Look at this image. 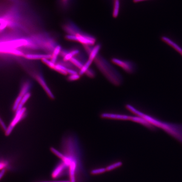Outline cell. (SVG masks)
<instances>
[{
	"label": "cell",
	"instance_id": "cell-1",
	"mask_svg": "<svg viewBox=\"0 0 182 182\" xmlns=\"http://www.w3.org/2000/svg\"><path fill=\"white\" fill-rule=\"evenodd\" d=\"M126 108L135 115L143 118L154 127L159 128L163 130L182 143V124L170 123L159 120L152 116L141 112L131 105H127Z\"/></svg>",
	"mask_w": 182,
	"mask_h": 182
},
{
	"label": "cell",
	"instance_id": "cell-2",
	"mask_svg": "<svg viewBox=\"0 0 182 182\" xmlns=\"http://www.w3.org/2000/svg\"><path fill=\"white\" fill-rule=\"evenodd\" d=\"M94 62L99 70L113 84L117 86L121 84L122 78L121 75L105 58L99 55Z\"/></svg>",
	"mask_w": 182,
	"mask_h": 182
},
{
	"label": "cell",
	"instance_id": "cell-3",
	"mask_svg": "<svg viewBox=\"0 0 182 182\" xmlns=\"http://www.w3.org/2000/svg\"><path fill=\"white\" fill-rule=\"evenodd\" d=\"M102 117L104 119H112V120H130L134 121L136 123H140L149 129L153 130L155 128L148 123L146 120L139 116H132L124 115L117 114L111 113H104L101 115Z\"/></svg>",
	"mask_w": 182,
	"mask_h": 182
},
{
	"label": "cell",
	"instance_id": "cell-4",
	"mask_svg": "<svg viewBox=\"0 0 182 182\" xmlns=\"http://www.w3.org/2000/svg\"><path fill=\"white\" fill-rule=\"evenodd\" d=\"M111 61L117 66L121 67L125 72L128 73H133L135 70V64L130 61L123 60L117 58H113Z\"/></svg>",
	"mask_w": 182,
	"mask_h": 182
},
{
	"label": "cell",
	"instance_id": "cell-5",
	"mask_svg": "<svg viewBox=\"0 0 182 182\" xmlns=\"http://www.w3.org/2000/svg\"><path fill=\"white\" fill-rule=\"evenodd\" d=\"M26 111V109L25 108H23L20 111L16 112L15 117L13 119L10 125L8 126L7 130L5 132V134L6 136H8L10 135V134L12 132L15 126L17 125V123H19V121L24 117V116L25 115Z\"/></svg>",
	"mask_w": 182,
	"mask_h": 182
},
{
	"label": "cell",
	"instance_id": "cell-6",
	"mask_svg": "<svg viewBox=\"0 0 182 182\" xmlns=\"http://www.w3.org/2000/svg\"><path fill=\"white\" fill-rule=\"evenodd\" d=\"M77 37V42H79L83 45H95L96 39L95 37L83 31L76 35Z\"/></svg>",
	"mask_w": 182,
	"mask_h": 182
},
{
	"label": "cell",
	"instance_id": "cell-7",
	"mask_svg": "<svg viewBox=\"0 0 182 182\" xmlns=\"http://www.w3.org/2000/svg\"><path fill=\"white\" fill-rule=\"evenodd\" d=\"M34 77L40 85L42 86V87L43 88L48 96L51 98H54V95L52 93L51 91L49 89V87L48 86L43 76L40 74H37L35 75Z\"/></svg>",
	"mask_w": 182,
	"mask_h": 182
},
{
	"label": "cell",
	"instance_id": "cell-8",
	"mask_svg": "<svg viewBox=\"0 0 182 182\" xmlns=\"http://www.w3.org/2000/svg\"><path fill=\"white\" fill-rule=\"evenodd\" d=\"M68 24H67L64 26V30L68 35H76L82 32L81 29L74 24L72 23Z\"/></svg>",
	"mask_w": 182,
	"mask_h": 182
},
{
	"label": "cell",
	"instance_id": "cell-9",
	"mask_svg": "<svg viewBox=\"0 0 182 182\" xmlns=\"http://www.w3.org/2000/svg\"><path fill=\"white\" fill-rule=\"evenodd\" d=\"M52 55L51 54H27L24 55V57L25 58L30 60H35V59H42L44 58L50 59L51 58Z\"/></svg>",
	"mask_w": 182,
	"mask_h": 182
},
{
	"label": "cell",
	"instance_id": "cell-10",
	"mask_svg": "<svg viewBox=\"0 0 182 182\" xmlns=\"http://www.w3.org/2000/svg\"><path fill=\"white\" fill-rule=\"evenodd\" d=\"M101 48V45L100 44H98L94 46L89 56L88 59L94 62L95 58L99 55V52Z\"/></svg>",
	"mask_w": 182,
	"mask_h": 182
},
{
	"label": "cell",
	"instance_id": "cell-11",
	"mask_svg": "<svg viewBox=\"0 0 182 182\" xmlns=\"http://www.w3.org/2000/svg\"><path fill=\"white\" fill-rule=\"evenodd\" d=\"M61 50L62 47L60 45L56 46L53 50L50 60L54 63L56 64L57 62V58H58V56L60 55Z\"/></svg>",
	"mask_w": 182,
	"mask_h": 182
},
{
	"label": "cell",
	"instance_id": "cell-12",
	"mask_svg": "<svg viewBox=\"0 0 182 182\" xmlns=\"http://www.w3.org/2000/svg\"><path fill=\"white\" fill-rule=\"evenodd\" d=\"M162 40H163V41H164V42H166L167 44H169V45H170L171 46L173 47V48H174V49L177 50V51L178 52L180 53L181 55H182V49L178 45H177V44H175V43L173 42V41H172V40L168 39V38L166 37H162Z\"/></svg>",
	"mask_w": 182,
	"mask_h": 182
},
{
	"label": "cell",
	"instance_id": "cell-13",
	"mask_svg": "<svg viewBox=\"0 0 182 182\" xmlns=\"http://www.w3.org/2000/svg\"><path fill=\"white\" fill-rule=\"evenodd\" d=\"M30 88H31V84L30 82H25L22 86L19 95H21L23 97L26 94L29 93V91H30Z\"/></svg>",
	"mask_w": 182,
	"mask_h": 182
},
{
	"label": "cell",
	"instance_id": "cell-14",
	"mask_svg": "<svg viewBox=\"0 0 182 182\" xmlns=\"http://www.w3.org/2000/svg\"><path fill=\"white\" fill-rule=\"evenodd\" d=\"M68 69V68L63 66L61 64H57L55 65L54 70L59 72L61 74L67 75L68 74L67 72Z\"/></svg>",
	"mask_w": 182,
	"mask_h": 182
},
{
	"label": "cell",
	"instance_id": "cell-15",
	"mask_svg": "<svg viewBox=\"0 0 182 182\" xmlns=\"http://www.w3.org/2000/svg\"><path fill=\"white\" fill-rule=\"evenodd\" d=\"M120 0H114L113 16L114 18H116L120 12Z\"/></svg>",
	"mask_w": 182,
	"mask_h": 182
},
{
	"label": "cell",
	"instance_id": "cell-16",
	"mask_svg": "<svg viewBox=\"0 0 182 182\" xmlns=\"http://www.w3.org/2000/svg\"><path fill=\"white\" fill-rule=\"evenodd\" d=\"M31 96V94L30 93H29L26 94L25 95L22 97V99L20 104H19V106H18V108H17V110L16 111V112H18V111H20L23 108V106L25 105V104L27 102V101L29 100V98Z\"/></svg>",
	"mask_w": 182,
	"mask_h": 182
},
{
	"label": "cell",
	"instance_id": "cell-17",
	"mask_svg": "<svg viewBox=\"0 0 182 182\" xmlns=\"http://www.w3.org/2000/svg\"><path fill=\"white\" fill-rule=\"evenodd\" d=\"M93 62V61L90 60L89 59H88L86 62L83 65L82 69L79 71V74L80 75H82L85 74L86 71L89 69L90 66Z\"/></svg>",
	"mask_w": 182,
	"mask_h": 182
},
{
	"label": "cell",
	"instance_id": "cell-18",
	"mask_svg": "<svg viewBox=\"0 0 182 182\" xmlns=\"http://www.w3.org/2000/svg\"><path fill=\"white\" fill-rule=\"evenodd\" d=\"M70 62L72 64L73 66H75L76 67L78 68L79 70H81L82 69V67L83 66V64L79 59H78L77 58H76V57H72V59H70Z\"/></svg>",
	"mask_w": 182,
	"mask_h": 182
},
{
	"label": "cell",
	"instance_id": "cell-19",
	"mask_svg": "<svg viewBox=\"0 0 182 182\" xmlns=\"http://www.w3.org/2000/svg\"><path fill=\"white\" fill-rule=\"evenodd\" d=\"M22 96L21 95H19L17 96V98L15 99V103H14L12 109L13 110L16 112L17 110L18 106H19V104L21 102L22 99Z\"/></svg>",
	"mask_w": 182,
	"mask_h": 182
},
{
	"label": "cell",
	"instance_id": "cell-20",
	"mask_svg": "<svg viewBox=\"0 0 182 182\" xmlns=\"http://www.w3.org/2000/svg\"><path fill=\"white\" fill-rule=\"evenodd\" d=\"M42 60L43 63L45 64L49 68L54 70L56 64L54 63L51 60H49V59H47V58H44V59H42Z\"/></svg>",
	"mask_w": 182,
	"mask_h": 182
},
{
	"label": "cell",
	"instance_id": "cell-21",
	"mask_svg": "<svg viewBox=\"0 0 182 182\" xmlns=\"http://www.w3.org/2000/svg\"><path fill=\"white\" fill-rule=\"evenodd\" d=\"M94 46L92 45H83V48H84V51L86 52V53L87 54L88 56H89L90 54L92 52V50H93V47H94Z\"/></svg>",
	"mask_w": 182,
	"mask_h": 182
},
{
	"label": "cell",
	"instance_id": "cell-22",
	"mask_svg": "<svg viewBox=\"0 0 182 182\" xmlns=\"http://www.w3.org/2000/svg\"><path fill=\"white\" fill-rule=\"evenodd\" d=\"M85 74L87 76L90 78H93L95 76V72L94 70L92 69V68H89L85 72Z\"/></svg>",
	"mask_w": 182,
	"mask_h": 182
},
{
	"label": "cell",
	"instance_id": "cell-23",
	"mask_svg": "<svg viewBox=\"0 0 182 182\" xmlns=\"http://www.w3.org/2000/svg\"><path fill=\"white\" fill-rule=\"evenodd\" d=\"M52 151V152L53 153L55 154L56 156H57L58 157L60 158L61 159H62L63 157V154L61 153L60 152L58 151L55 148H51Z\"/></svg>",
	"mask_w": 182,
	"mask_h": 182
},
{
	"label": "cell",
	"instance_id": "cell-24",
	"mask_svg": "<svg viewBox=\"0 0 182 182\" xmlns=\"http://www.w3.org/2000/svg\"><path fill=\"white\" fill-rule=\"evenodd\" d=\"M80 75L79 74L70 75L68 77V79L70 81H75L79 79Z\"/></svg>",
	"mask_w": 182,
	"mask_h": 182
},
{
	"label": "cell",
	"instance_id": "cell-25",
	"mask_svg": "<svg viewBox=\"0 0 182 182\" xmlns=\"http://www.w3.org/2000/svg\"><path fill=\"white\" fill-rule=\"evenodd\" d=\"M121 162H117V163H113L112 165L109 166V167H108L107 170L108 171L111 170H113V169L116 168L118 167L121 165Z\"/></svg>",
	"mask_w": 182,
	"mask_h": 182
},
{
	"label": "cell",
	"instance_id": "cell-26",
	"mask_svg": "<svg viewBox=\"0 0 182 182\" xmlns=\"http://www.w3.org/2000/svg\"><path fill=\"white\" fill-rule=\"evenodd\" d=\"M65 38L67 40H69V41L77 42V37L76 35L68 34L66 35Z\"/></svg>",
	"mask_w": 182,
	"mask_h": 182
},
{
	"label": "cell",
	"instance_id": "cell-27",
	"mask_svg": "<svg viewBox=\"0 0 182 182\" xmlns=\"http://www.w3.org/2000/svg\"><path fill=\"white\" fill-rule=\"evenodd\" d=\"M0 126H1V127L5 132H6V130H7V127L5 123L4 122V121L2 120V119L0 118Z\"/></svg>",
	"mask_w": 182,
	"mask_h": 182
},
{
	"label": "cell",
	"instance_id": "cell-28",
	"mask_svg": "<svg viewBox=\"0 0 182 182\" xmlns=\"http://www.w3.org/2000/svg\"><path fill=\"white\" fill-rule=\"evenodd\" d=\"M104 171L105 169H98V170H94L92 171V173L93 174H99V173H103V172H104Z\"/></svg>",
	"mask_w": 182,
	"mask_h": 182
},
{
	"label": "cell",
	"instance_id": "cell-29",
	"mask_svg": "<svg viewBox=\"0 0 182 182\" xmlns=\"http://www.w3.org/2000/svg\"><path fill=\"white\" fill-rule=\"evenodd\" d=\"M69 51H68L67 50H62V49L60 53V55L63 58L65 56H66L69 53Z\"/></svg>",
	"mask_w": 182,
	"mask_h": 182
},
{
	"label": "cell",
	"instance_id": "cell-30",
	"mask_svg": "<svg viewBox=\"0 0 182 182\" xmlns=\"http://www.w3.org/2000/svg\"><path fill=\"white\" fill-rule=\"evenodd\" d=\"M5 170H2V172H1V173H0V179H1L2 178V177H3V175H4V174H5Z\"/></svg>",
	"mask_w": 182,
	"mask_h": 182
},
{
	"label": "cell",
	"instance_id": "cell-31",
	"mask_svg": "<svg viewBox=\"0 0 182 182\" xmlns=\"http://www.w3.org/2000/svg\"><path fill=\"white\" fill-rule=\"evenodd\" d=\"M146 1V0H133V2H135V3H137V2H143V1Z\"/></svg>",
	"mask_w": 182,
	"mask_h": 182
},
{
	"label": "cell",
	"instance_id": "cell-32",
	"mask_svg": "<svg viewBox=\"0 0 182 182\" xmlns=\"http://www.w3.org/2000/svg\"><path fill=\"white\" fill-rule=\"evenodd\" d=\"M68 1H69V0H62V1L63 3H67V4L68 3Z\"/></svg>",
	"mask_w": 182,
	"mask_h": 182
}]
</instances>
